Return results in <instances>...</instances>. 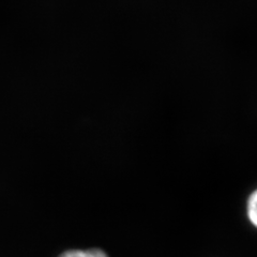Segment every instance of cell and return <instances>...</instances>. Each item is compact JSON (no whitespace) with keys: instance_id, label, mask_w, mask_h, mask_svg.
Returning <instances> with one entry per match:
<instances>
[{"instance_id":"6da1fadb","label":"cell","mask_w":257,"mask_h":257,"mask_svg":"<svg viewBox=\"0 0 257 257\" xmlns=\"http://www.w3.org/2000/svg\"><path fill=\"white\" fill-rule=\"evenodd\" d=\"M59 257H107V255L98 248L90 250H71L64 252Z\"/></svg>"},{"instance_id":"7a4b0ae2","label":"cell","mask_w":257,"mask_h":257,"mask_svg":"<svg viewBox=\"0 0 257 257\" xmlns=\"http://www.w3.org/2000/svg\"><path fill=\"white\" fill-rule=\"evenodd\" d=\"M247 215L251 223L257 227V190H255L247 200Z\"/></svg>"}]
</instances>
